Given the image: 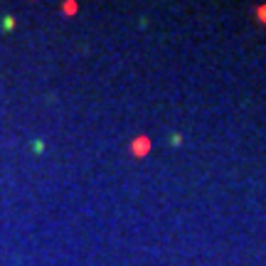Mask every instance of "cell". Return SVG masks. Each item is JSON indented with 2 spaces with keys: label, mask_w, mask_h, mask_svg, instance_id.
<instances>
[{
  "label": "cell",
  "mask_w": 266,
  "mask_h": 266,
  "mask_svg": "<svg viewBox=\"0 0 266 266\" xmlns=\"http://www.w3.org/2000/svg\"><path fill=\"white\" fill-rule=\"evenodd\" d=\"M146 148H148V140H146V138L136 140V155H143V153H146Z\"/></svg>",
  "instance_id": "obj_1"
}]
</instances>
